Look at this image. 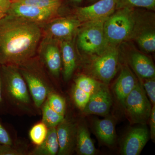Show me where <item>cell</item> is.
<instances>
[{"mask_svg": "<svg viewBox=\"0 0 155 155\" xmlns=\"http://www.w3.org/2000/svg\"><path fill=\"white\" fill-rule=\"evenodd\" d=\"M42 36L41 24L7 14L0 19V64L18 67L33 59Z\"/></svg>", "mask_w": 155, "mask_h": 155, "instance_id": "1", "label": "cell"}, {"mask_svg": "<svg viewBox=\"0 0 155 155\" xmlns=\"http://www.w3.org/2000/svg\"><path fill=\"white\" fill-rule=\"evenodd\" d=\"M0 79L3 99L7 104L18 110L34 114L36 108L28 87L18 66L1 65Z\"/></svg>", "mask_w": 155, "mask_h": 155, "instance_id": "2", "label": "cell"}, {"mask_svg": "<svg viewBox=\"0 0 155 155\" xmlns=\"http://www.w3.org/2000/svg\"><path fill=\"white\" fill-rule=\"evenodd\" d=\"M135 8L117 9L104 23V32L108 45L116 46L132 38L139 17Z\"/></svg>", "mask_w": 155, "mask_h": 155, "instance_id": "3", "label": "cell"}, {"mask_svg": "<svg viewBox=\"0 0 155 155\" xmlns=\"http://www.w3.org/2000/svg\"><path fill=\"white\" fill-rule=\"evenodd\" d=\"M18 67L27 84L35 106L41 109L48 94L54 91L44 67L39 60L37 61L34 58Z\"/></svg>", "mask_w": 155, "mask_h": 155, "instance_id": "4", "label": "cell"}, {"mask_svg": "<svg viewBox=\"0 0 155 155\" xmlns=\"http://www.w3.org/2000/svg\"><path fill=\"white\" fill-rule=\"evenodd\" d=\"M107 18L81 23L76 35L77 45L81 51L96 55L107 46L104 32V23Z\"/></svg>", "mask_w": 155, "mask_h": 155, "instance_id": "5", "label": "cell"}, {"mask_svg": "<svg viewBox=\"0 0 155 155\" xmlns=\"http://www.w3.org/2000/svg\"><path fill=\"white\" fill-rule=\"evenodd\" d=\"M119 52L116 46L108 45L102 51L96 54L92 62L90 71L93 76L102 83L108 85L116 74Z\"/></svg>", "mask_w": 155, "mask_h": 155, "instance_id": "6", "label": "cell"}, {"mask_svg": "<svg viewBox=\"0 0 155 155\" xmlns=\"http://www.w3.org/2000/svg\"><path fill=\"white\" fill-rule=\"evenodd\" d=\"M124 107L133 123L144 125L149 119L151 103L139 81L126 97Z\"/></svg>", "mask_w": 155, "mask_h": 155, "instance_id": "7", "label": "cell"}, {"mask_svg": "<svg viewBox=\"0 0 155 155\" xmlns=\"http://www.w3.org/2000/svg\"><path fill=\"white\" fill-rule=\"evenodd\" d=\"M43 36L38 48L39 61L50 75L58 78L62 65L60 42L49 37Z\"/></svg>", "mask_w": 155, "mask_h": 155, "instance_id": "8", "label": "cell"}, {"mask_svg": "<svg viewBox=\"0 0 155 155\" xmlns=\"http://www.w3.org/2000/svg\"><path fill=\"white\" fill-rule=\"evenodd\" d=\"M81 23L77 18L64 17L52 19L43 24V35L59 42L73 39Z\"/></svg>", "mask_w": 155, "mask_h": 155, "instance_id": "9", "label": "cell"}, {"mask_svg": "<svg viewBox=\"0 0 155 155\" xmlns=\"http://www.w3.org/2000/svg\"><path fill=\"white\" fill-rule=\"evenodd\" d=\"M58 12L31 5L12 2L8 14L43 25L53 19Z\"/></svg>", "mask_w": 155, "mask_h": 155, "instance_id": "10", "label": "cell"}, {"mask_svg": "<svg viewBox=\"0 0 155 155\" xmlns=\"http://www.w3.org/2000/svg\"><path fill=\"white\" fill-rule=\"evenodd\" d=\"M117 0H98L90 5L75 10L76 18L81 23L108 18L116 11Z\"/></svg>", "mask_w": 155, "mask_h": 155, "instance_id": "11", "label": "cell"}, {"mask_svg": "<svg viewBox=\"0 0 155 155\" xmlns=\"http://www.w3.org/2000/svg\"><path fill=\"white\" fill-rule=\"evenodd\" d=\"M133 127L123 139L121 147L123 155H138L147 144L150 133L145 124Z\"/></svg>", "mask_w": 155, "mask_h": 155, "instance_id": "12", "label": "cell"}, {"mask_svg": "<svg viewBox=\"0 0 155 155\" xmlns=\"http://www.w3.org/2000/svg\"><path fill=\"white\" fill-rule=\"evenodd\" d=\"M78 125L71 119L64 118L56 127L59 148L58 155H71L75 150Z\"/></svg>", "mask_w": 155, "mask_h": 155, "instance_id": "13", "label": "cell"}, {"mask_svg": "<svg viewBox=\"0 0 155 155\" xmlns=\"http://www.w3.org/2000/svg\"><path fill=\"white\" fill-rule=\"evenodd\" d=\"M107 85L102 83L98 89L91 94L83 110L87 115L106 116L109 114L113 103L112 97Z\"/></svg>", "mask_w": 155, "mask_h": 155, "instance_id": "14", "label": "cell"}, {"mask_svg": "<svg viewBox=\"0 0 155 155\" xmlns=\"http://www.w3.org/2000/svg\"><path fill=\"white\" fill-rule=\"evenodd\" d=\"M138 81L127 65L122 67L120 75L114 84V91L118 101L123 107L126 97Z\"/></svg>", "mask_w": 155, "mask_h": 155, "instance_id": "15", "label": "cell"}, {"mask_svg": "<svg viewBox=\"0 0 155 155\" xmlns=\"http://www.w3.org/2000/svg\"><path fill=\"white\" fill-rule=\"evenodd\" d=\"M63 77L68 81L72 78L77 66V58L72 39L60 42Z\"/></svg>", "mask_w": 155, "mask_h": 155, "instance_id": "16", "label": "cell"}, {"mask_svg": "<svg viewBox=\"0 0 155 155\" xmlns=\"http://www.w3.org/2000/svg\"><path fill=\"white\" fill-rule=\"evenodd\" d=\"M129 63L140 79L155 77V68L152 61L144 54L137 51L132 52L129 57Z\"/></svg>", "mask_w": 155, "mask_h": 155, "instance_id": "17", "label": "cell"}, {"mask_svg": "<svg viewBox=\"0 0 155 155\" xmlns=\"http://www.w3.org/2000/svg\"><path fill=\"white\" fill-rule=\"evenodd\" d=\"M139 18L133 37L135 38L139 46L143 51L147 53L155 51V31L153 27L147 26Z\"/></svg>", "mask_w": 155, "mask_h": 155, "instance_id": "18", "label": "cell"}, {"mask_svg": "<svg viewBox=\"0 0 155 155\" xmlns=\"http://www.w3.org/2000/svg\"><path fill=\"white\" fill-rule=\"evenodd\" d=\"M96 134L103 143L108 146L114 144L116 139L115 123L110 118L97 119L94 122Z\"/></svg>", "mask_w": 155, "mask_h": 155, "instance_id": "19", "label": "cell"}, {"mask_svg": "<svg viewBox=\"0 0 155 155\" xmlns=\"http://www.w3.org/2000/svg\"><path fill=\"white\" fill-rule=\"evenodd\" d=\"M59 145L56 127L48 128V135L43 142L37 146L28 153L29 155H56L58 154Z\"/></svg>", "mask_w": 155, "mask_h": 155, "instance_id": "20", "label": "cell"}, {"mask_svg": "<svg viewBox=\"0 0 155 155\" xmlns=\"http://www.w3.org/2000/svg\"><path fill=\"white\" fill-rule=\"evenodd\" d=\"M75 150L78 154L94 155L97 150L90 137L88 129L84 125H78Z\"/></svg>", "mask_w": 155, "mask_h": 155, "instance_id": "21", "label": "cell"}, {"mask_svg": "<svg viewBox=\"0 0 155 155\" xmlns=\"http://www.w3.org/2000/svg\"><path fill=\"white\" fill-rule=\"evenodd\" d=\"M41 109L42 116L41 122L48 128L57 127L65 118L64 116L58 114L51 108L46 101Z\"/></svg>", "mask_w": 155, "mask_h": 155, "instance_id": "22", "label": "cell"}, {"mask_svg": "<svg viewBox=\"0 0 155 155\" xmlns=\"http://www.w3.org/2000/svg\"><path fill=\"white\" fill-rule=\"evenodd\" d=\"M124 8H143L155 11V0H117L116 10Z\"/></svg>", "mask_w": 155, "mask_h": 155, "instance_id": "23", "label": "cell"}, {"mask_svg": "<svg viewBox=\"0 0 155 155\" xmlns=\"http://www.w3.org/2000/svg\"><path fill=\"white\" fill-rule=\"evenodd\" d=\"M102 83L92 78L81 75L75 79L74 85L91 95L96 91Z\"/></svg>", "mask_w": 155, "mask_h": 155, "instance_id": "24", "label": "cell"}, {"mask_svg": "<svg viewBox=\"0 0 155 155\" xmlns=\"http://www.w3.org/2000/svg\"><path fill=\"white\" fill-rule=\"evenodd\" d=\"M48 128L42 122L36 123L31 128L29 137L31 140L36 146L41 144L46 138Z\"/></svg>", "mask_w": 155, "mask_h": 155, "instance_id": "25", "label": "cell"}, {"mask_svg": "<svg viewBox=\"0 0 155 155\" xmlns=\"http://www.w3.org/2000/svg\"><path fill=\"white\" fill-rule=\"evenodd\" d=\"M11 2L23 3L43 8L58 11L62 5L63 0H13Z\"/></svg>", "mask_w": 155, "mask_h": 155, "instance_id": "26", "label": "cell"}, {"mask_svg": "<svg viewBox=\"0 0 155 155\" xmlns=\"http://www.w3.org/2000/svg\"><path fill=\"white\" fill-rule=\"evenodd\" d=\"M46 101L54 111L65 116L66 103L63 97L56 93L55 92L53 91L48 94Z\"/></svg>", "mask_w": 155, "mask_h": 155, "instance_id": "27", "label": "cell"}, {"mask_svg": "<svg viewBox=\"0 0 155 155\" xmlns=\"http://www.w3.org/2000/svg\"><path fill=\"white\" fill-rule=\"evenodd\" d=\"M72 95L74 102L78 107L83 110L91 95L74 85L72 88Z\"/></svg>", "mask_w": 155, "mask_h": 155, "instance_id": "28", "label": "cell"}, {"mask_svg": "<svg viewBox=\"0 0 155 155\" xmlns=\"http://www.w3.org/2000/svg\"><path fill=\"white\" fill-rule=\"evenodd\" d=\"M142 85L153 106L155 105V78L141 79Z\"/></svg>", "mask_w": 155, "mask_h": 155, "instance_id": "29", "label": "cell"}, {"mask_svg": "<svg viewBox=\"0 0 155 155\" xmlns=\"http://www.w3.org/2000/svg\"><path fill=\"white\" fill-rule=\"evenodd\" d=\"M23 150L13 147V145H0V155H23Z\"/></svg>", "mask_w": 155, "mask_h": 155, "instance_id": "30", "label": "cell"}, {"mask_svg": "<svg viewBox=\"0 0 155 155\" xmlns=\"http://www.w3.org/2000/svg\"><path fill=\"white\" fill-rule=\"evenodd\" d=\"M13 145V140L8 130L0 122V145Z\"/></svg>", "mask_w": 155, "mask_h": 155, "instance_id": "31", "label": "cell"}, {"mask_svg": "<svg viewBox=\"0 0 155 155\" xmlns=\"http://www.w3.org/2000/svg\"><path fill=\"white\" fill-rule=\"evenodd\" d=\"M150 133L151 138L154 142L155 139V106L152 108L150 117Z\"/></svg>", "mask_w": 155, "mask_h": 155, "instance_id": "32", "label": "cell"}, {"mask_svg": "<svg viewBox=\"0 0 155 155\" xmlns=\"http://www.w3.org/2000/svg\"><path fill=\"white\" fill-rule=\"evenodd\" d=\"M11 0H0V19L8 14Z\"/></svg>", "mask_w": 155, "mask_h": 155, "instance_id": "33", "label": "cell"}, {"mask_svg": "<svg viewBox=\"0 0 155 155\" xmlns=\"http://www.w3.org/2000/svg\"><path fill=\"white\" fill-rule=\"evenodd\" d=\"M1 67V64H0ZM6 105L2 93V85H1V79H0V114L4 113L6 110Z\"/></svg>", "mask_w": 155, "mask_h": 155, "instance_id": "34", "label": "cell"}, {"mask_svg": "<svg viewBox=\"0 0 155 155\" xmlns=\"http://www.w3.org/2000/svg\"><path fill=\"white\" fill-rule=\"evenodd\" d=\"M72 2L75 4H80L83 0H72Z\"/></svg>", "mask_w": 155, "mask_h": 155, "instance_id": "35", "label": "cell"}, {"mask_svg": "<svg viewBox=\"0 0 155 155\" xmlns=\"http://www.w3.org/2000/svg\"><path fill=\"white\" fill-rule=\"evenodd\" d=\"M89 2H95L96 1H98V0H87Z\"/></svg>", "mask_w": 155, "mask_h": 155, "instance_id": "36", "label": "cell"}, {"mask_svg": "<svg viewBox=\"0 0 155 155\" xmlns=\"http://www.w3.org/2000/svg\"><path fill=\"white\" fill-rule=\"evenodd\" d=\"M13 1V0H11V1Z\"/></svg>", "mask_w": 155, "mask_h": 155, "instance_id": "37", "label": "cell"}]
</instances>
